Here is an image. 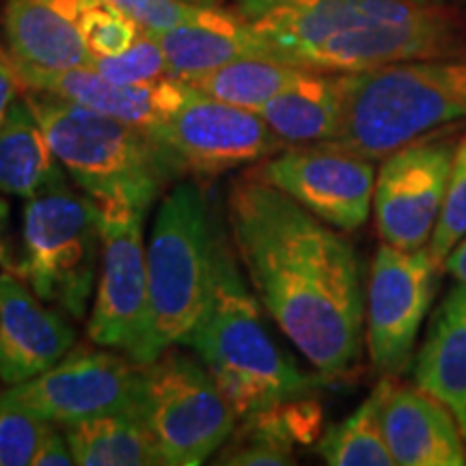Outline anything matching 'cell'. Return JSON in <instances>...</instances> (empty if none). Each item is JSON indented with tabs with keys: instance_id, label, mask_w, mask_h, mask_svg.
<instances>
[{
	"instance_id": "cell-21",
	"label": "cell",
	"mask_w": 466,
	"mask_h": 466,
	"mask_svg": "<svg viewBox=\"0 0 466 466\" xmlns=\"http://www.w3.org/2000/svg\"><path fill=\"white\" fill-rule=\"evenodd\" d=\"M419 389L447 406L466 441V285L439 307L415 363Z\"/></svg>"
},
{
	"instance_id": "cell-19",
	"label": "cell",
	"mask_w": 466,
	"mask_h": 466,
	"mask_svg": "<svg viewBox=\"0 0 466 466\" xmlns=\"http://www.w3.org/2000/svg\"><path fill=\"white\" fill-rule=\"evenodd\" d=\"M322 406L309 395L259 408L238 419L214 462L227 466L296 464L294 450L322 436Z\"/></svg>"
},
{
	"instance_id": "cell-23",
	"label": "cell",
	"mask_w": 466,
	"mask_h": 466,
	"mask_svg": "<svg viewBox=\"0 0 466 466\" xmlns=\"http://www.w3.org/2000/svg\"><path fill=\"white\" fill-rule=\"evenodd\" d=\"M66 175L37 116L17 97L0 126V195L31 199Z\"/></svg>"
},
{
	"instance_id": "cell-34",
	"label": "cell",
	"mask_w": 466,
	"mask_h": 466,
	"mask_svg": "<svg viewBox=\"0 0 466 466\" xmlns=\"http://www.w3.org/2000/svg\"><path fill=\"white\" fill-rule=\"evenodd\" d=\"M44 3L50 5L52 9H56L58 14L69 17V20L76 25L86 11H91L93 7H97V5H102L104 0H44Z\"/></svg>"
},
{
	"instance_id": "cell-33",
	"label": "cell",
	"mask_w": 466,
	"mask_h": 466,
	"mask_svg": "<svg viewBox=\"0 0 466 466\" xmlns=\"http://www.w3.org/2000/svg\"><path fill=\"white\" fill-rule=\"evenodd\" d=\"M20 91H25L20 76L15 74L11 63H5L3 58H0V126H3L5 116H7L9 108L14 106V102L17 100V93Z\"/></svg>"
},
{
	"instance_id": "cell-5",
	"label": "cell",
	"mask_w": 466,
	"mask_h": 466,
	"mask_svg": "<svg viewBox=\"0 0 466 466\" xmlns=\"http://www.w3.org/2000/svg\"><path fill=\"white\" fill-rule=\"evenodd\" d=\"M22 97L67 177L96 203L147 212L173 179L147 132L48 91L25 89Z\"/></svg>"
},
{
	"instance_id": "cell-8",
	"label": "cell",
	"mask_w": 466,
	"mask_h": 466,
	"mask_svg": "<svg viewBox=\"0 0 466 466\" xmlns=\"http://www.w3.org/2000/svg\"><path fill=\"white\" fill-rule=\"evenodd\" d=\"M137 415L167 466H197L229 439L238 415L199 357L168 348L141 365Z\"/></svg>"
},
{
	"instance_id": "cell-37",
	"label": "cell",
	"mask_w": 466,
	"mask_h": 466,
	"mask_svg": "<svg viewBox=\"0 0 466 466\" xmlns=\"http://www.w3.org/2000/svg\"><path fill=\"white\" fill-rule=\"evenodd\" d=\"M190 3H212V0H190Z\"/></svg>"
},
{
	"instance_id": "cell-3",
	"label": "cell",
	"mask_w": 466,
	"mask_h": 466,
	"mask_svg": "<svg viewBox=\"0 0 466 466\" xmlns=\"http://www.w3.org/2000/svg\"><path fill=\"white\" fill-rule=\"evenodd\" d=\"M236 255L229 229L214 214L209 302L179 346L197 352L242 419L259 408L311 395L318 380L302 374L272 341Z\"/></svg>"
},
{
	"instance_id": "cell-24",
	"label": "cell",
	"mask_w": 466,
	"mask_h": 466,
	"mask_svg": "<svg viewBox=\"0 0 466 466\" xmlns=\"http://www.w3.org/2000/svg\"><path fill=\"white\" fill-rule=\"evenodd\" d=\"M74 464L158 466L165 464L137 410L108 412L63 425Z\"/></svg>"
},
{
	"instance_id": "cell-11",
	"label": "cell",
	"mask_w": 466,
	"mask_h": 466,
	"mask_svg": "<svg viewBox=\"0 0 466 466\" xmlns=\"http://www.w3.org/2000/svg\"><path fill=\"white\" fill-rule=\"evenodd\" d=\"M141 365L110 348L74 346L55 367L0 393V408L46 423L67 425L108 412L134 410Z\"/></svg>"
},
{
	"instance_id": "cell-12",
	"label": "cell",
	"mask_w": 466,
	"mask_h": 466,
	"mask_svg": "<svg viewBox=\"0 0 466 466\" xmlns=\"http://www.w3.org/2000/svg\"><path fill=\"white\" fill-rule=\"evenodd\" d=\"M248 173L341 231L363 227L374 206V160L330 145L288 147Z\"/></svg>"
},
{
	"instance_id": "cell-35",
	"label": "cell",
	"mask_w": 466,
	"mask_h": 466,
	"mask_svg": "<svg viewBox=\"0 0 466 466\" xmlns=\"http://www.w3.org/2000/svg\"><path fill=\"white\" fill-rule=\"evenodd\" d=\"M442 270L450 272V275L456 279L458 283L466 285V238H464V240H460L456 244V248H453L451 253L447 255Z\"/></svg>"
},
{
	"instance_id": "cell-38",
	"label": "cell",
	"mask_w": 466,
	"mask_h": 466,
	"mask_svg": "<svg viewBox=\"0 0 466 466\" xmlns=\"http://www.w3.org/2000/svg\"><path fill=\"white\" fill-rule=\"evenodd\" d=\"M0 393H3V391H0Z\"/></svg>"
},
{
	"instance_id": "cell-18",
	"label": "cell",
	"mask_w": 466,
	"mask_h": 466,
	"mask_svg": "<svg viewBox=\"0 0 466 466\" xmlns=\"http://www.w3.org/2000/svg\"><path fill=\"white\" fill-rule=\"evenodd\" d=\"M151 35L165 52L168 76L186 83L242 56L272 58L264 39L242 15L214 7H197L188 20Z\"/></svg>"
},
{
	"instance_id": "cell-30",
	"label": "cell",
	"mask_w": 466,
	"mask_h": 466,
	"mask_svg": "<svg viewBox=\"0 0 466 466\" xmlns=\"http://www.w3.org/2000/svg\"><path fill=\"white\" fill-rule=\"evenodd\" d=\"M46 428L42 419L0 408V466L31 464Z\"/></svg>"
},
{
	"instance_id": "cell-17",
	"label": "cell",
	"mask_w": 466,
	"mask_h": 466,
	"mask_svg": "<svg viewBox=\"0 0 466 466\" xmlns=\"http://www.w3.org/2000/svg\"><path fill=\"white\" fill-rule=\"evenodd\" d=\"M380 425L398 466H462L466 441L447 406L423 389L384 378Z\"/></svg>"
},
{
	"instance_id": "cell-10",
	"label": "cell",
	"mask_w": 466,
	"mask_h": 466,
	"mask_svg": "<svg viewBox=\"0 0 466 466\" xmlns=\"http://www.w3.org/2000/svg\"><path fill=\"white\" fill-rule=\"evenodd\" d=\"M100 218V275L86 319L96 346L116 350L141 365L149 333L147 248L145 209L124 203H96Z\"/></svg>"
},
{
	"instance_id": "cell-1",
	"label": "cell",
	"mask_w": 466,
	"mask_h": 466,
	"mask_svg": "<svg viewBox=\"0 0 466 466\" xmlns=\"http://www.w3.org/2000/svg\"><path fill=\"white\" fill-rule=\"evenodd\" d=\"M225 220L255 296L322 376L348 374L365 339V291L352 244L275 186L244 173Z\"/></svg>"
},
{
	"instance_id": "cell-27",
	"label": "cell",
	"mask_w": 466,
	"mask_h": 466,
	"mask_svg": "<svg viewBox=\"0 0 466 466\" xmlns=\"http://www.w3.org/2000/svg\"><path fill=\"white\" fill-rule=\"evenodd\" d=\"M466 238V137L460 141L453 154V165L450 173V186H447L445 206H442L441 218L430 238L428 250L432 255L439 270L445 266L447 255L456 248V244Z\"/></svg>"
},
{
	"instance_id": "cell-28",
	"label": "cell",
	"mask_w": 466,
	"mask_h": 466,
	"mask_svg": "<svg viewBox=\"0 0 466 466\" xmlns=\"http://www.w3.org/2000/svg\"><path fill=\"white\" fill-rule=\"evenodd\" d=\"M91 69L119 85L151 83L168 76L165 52L149 31H141L137 42L121 55L93 56Z\"/></svg>"
},
{
	"instance_id": "cell-32",
	"label": "cell",
	"mask_w": 466,
	"mask_h": 466,
	"mask_svg": "<svg viewBox=\"0 0 466 466\" xmlns=\"http://www.w3.org/2000/svg\"><path fill=\"white\" fill-rule=\"evenodd\" d=\"M33 466H72L74 456L66 434L58 432L55 423H48L33 456Z\"/></svg>"
},
{
	"instance_id": "cell-36",
	"label": "cell",
	"mask_w": 466,
	"mask_h": 466,
	"mask_svg": "<svg viewBox=\"0 0 466 466\" xmlns=\"http://www.w3.org/2000/svg\"><path fill=\"white\" fill-rule=\"evenodd\" d=\"M9 214H11L9 203L0 199V268L9 266V242H7Z\"/></svg>"
},
{
	"instance_id": "cell-9",
	"label": "cell",
	"mask_w": 466,
	"mask_h": 466,
	"mask_svg": "<svg viewBox=\"0 0 466 466\" xmlns=\"http://www.w3.org/2000/svg\"><path fill=\"white\" fill-rule=\"evenodd\" d=\"M147 134L173 179L218 177L288 147L259 113L197 89L182 108Z\"/></svg>"
},
{
	"instance_id": "cell-7",
	"label": "cell",
	"mask_w": 466,
	"mask_h": 466,
	"mask_svg": "<svg viewBox=\"0 0 466 466\" xmlns=\"http://www.w3.org/2000/svg\"><path fill=\"white\" fill-rule=\"evenodd\" d=\"M97 206L66 177L28 199L22 214V259L14 272L48 305L83 319L100 275Z\"/></svg>"
},
{
	"instance_id": "cell-4",
	"label": "cell",
	"mask_w": 466,
	"mask_h": 466,
	"mask_svg": "<svg viewBox=\"0 0 466 466\" xmlns=\"http://www.w3.org/2000/svg\"><path fill=\"white\" fill-rule=\"evenodd\" d=\"M464 116L466 63L398 61L339 76V121L322 145L378 160Z\"/></svg>"
},
{
	"instance_id": "cell-15",
	"label": "cell",
	"mask_w": 466,
	"mask_h": 466,
	"mask_svg": "<svg viewBox=\"0 0 466 466\" xmlns=\"http://www.w3.org/2000/svg\"><path fill=\"white\" fill-rule=\"evenodd\" d=\"M76 346L72 318L44 305L14 270L0 272V382L14 387L55 367Z\"/></svg>"
},
{
	"instance_id": "cell-31",
	"label": "cell",
	"mask_w": 466,
	"mask_h": 466,
	"mask_svg": "<svg viewBox=\"0 0 466 466\" xmlns=\"http://www.w3.org/2000/svg\"><path fill=\"white\" fill-rule=\"evenodd\" d=\"M119 11L137 22L143 31L160 33L179 22L188 20L195 14V5H186L184 0H106Z\"/></svg>"
},
{
	"instance_id": "cell-26",
	"label": "cell",
	"mask_w": 466,
	"mask_h": 466,
	"mask_svg": "<svg viewBox=\"0 0 466 466\" xmlns=\"http://www.w3.org/2000/svg\"><path fill=\"white\" fill-rule=\"evenodd\" d=\"M382 382L348 419L319 436L318 453L330 466H393L380 425Z\"/></svg>"
},
{
	"instance_id": "cell-2",
	"label": "cell",
	"mask_w": 466,
	"mask_h": 466,
	"mask_svg": "<svg viewBox=\"0 0 466 466\" xmlns=\"http://www.w3.org/2000/svg\"><path fill=\"white\" fill-rule=\"evenodd\" d=\"M272 58L311 72L363 69L439 55L445 20L417 0H238Z\"/></svg>"
},
{
	"instance_id": "cell-14",
	"label": "cell",
	"mask_w": 466,
	"mask_h": 466,
	"mask_svg": "<svg viewBox=\"0 0 466 466\" xmlns=\"http://www.w3.org/2000/svg\"><path fill=\"white\" fill-rule=\"evenodd\" d=\"M456 145L417 138L384 158L376 175L374 212L382 242L417 250L430 242L445 206Z\"/></svg>"
},
{
	"instance_id": "cell-25",
	"label": "cell",
	"mask_w": 466,
	"mask_h": 466,
	"mask_svg": "<svg viewBox=\"0 0 466 466\" xmlns=\"http://www.w3.org/2000/svg\"><path fill=\"white\" fill-rule=\"evenodd\" d=\"M307 69L264 56H242L212 72L197 76L188 85L214 100L258 110L305 74Z\"/></svg>"
},
{
	"instance_id": "cell-6",
	"label": "cell",
	"mask_w": 466,
	"mask_h": 466,
	"mask_svg": "<svg viewBox=\"0 0 466 466\" xmlns=\"http://www.w3.org/2000/svg\"><path fill=\"white\" fill-rule=\"evenodd\" d=\"M214 212L195 182L162 197L147 244L149 333L141 365L179 346L195 329L212 289Z\"/></svg>"
},
{
	"instance_id": "cell-29",
	"label": "cell",
	"mask_w": 466,
	"mask_h": 466,
	"mask_svg": "<svg viewBox=\"0 0 466 466\" xmlns=\"http://www.w3.org/2000/svg\"><path fill=\"white\" fill-rule=\"evenodd\" d=\"M76 26L83 33L86 46H89V50L96 56L121 55V52H126L137 42L138 35L143 31L124 11L113 7L106 0L91 11H86L76 22Z\"/></svg>"
},
{
	"instance_id": "cell-22",
	"label": "cell",
	"mask_w": 466,
	"mask_h": 466,
	"mask_svg": "<svg viewBox=\"0 0 466 466\" xmlns=\"http://www.w3.org/2000/svg\"><path fill=\"white\" fill-rule=\"evenodd\" d=\"M258 113L288 147L329 143L339 121V76L307 69Z\"/></svg>"
},
{
	"instance_id": "cell-20",
	"label": "cell",
	"mask_w": 466,
	"mask_h": 466,
	"mask_svg": "<svg viewBox=\"0 0 466 466\" xmlns=\"http://www.w3.org/2000/svg\"><path fill=\"white\" fill-rule=\"evenodd\" d=\"M5 35L14 67L58 72L91 67L96 56L78 26L44 0H7Z\"/></svg>"
},
{
	"instance_id": "cell-13",
	"label": "cell",
	"mask_w": 466,
	"mask_h": 466,
	"mask_svg": "<svg viewBox=\"0 0 466 466\" xmlns=\"http://www.w3.org/2000/svg\"><path fill=\"white\" fill-rule=\"evenodd\" d=\"M436 272L425 247L406 250L387 242L378 247L365 296V339L376 370L398 374L406 367L432 305Z\"/></svg>"
},
{
	"instance_id": "cell-16",
	"label": "cell",
	"mask_w": 466,
	"mask_h": 466,
	"mask_svg": "<svg viewBox=\"0 0 466 466\" xmlns=\"http://www.w3.org/2000/svg\"><path fill=\"white\" fill-rule=\"evenodd\" d=\"M14 69L20 76L25 89L55 93L97 113L115 116L143 132H151L156 126H160L195 93L192 85L173 76H165L151 83L119 85L104 78L91 67L58 69V72L28 67Z\"/></svg>"
}]
</instances>
